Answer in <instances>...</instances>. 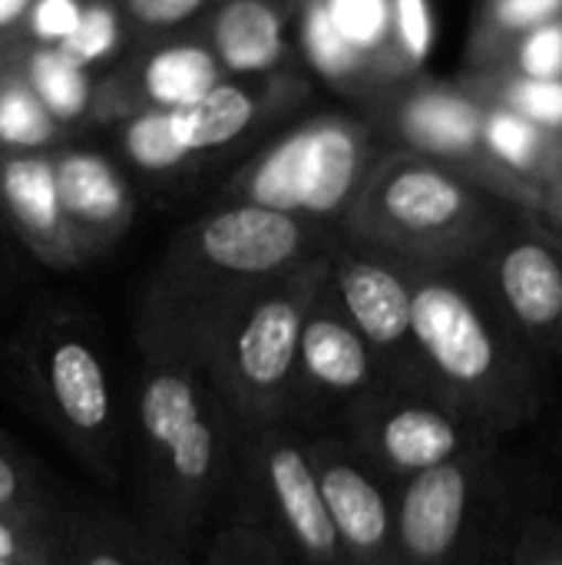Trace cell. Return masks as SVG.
Listing matches in <instances>:
<instances>
[{
	"label": "cell",
	"mask_w": 562,
	"mask_h": 565,
	"mask_svg": "<svg viewBox=\"0 0 562 565\" xmlns=\"http://www.w3.org/2000/svg\"><path fill=\"white\" fill-rule=\"evenodd\" d=\"M242 427L192 364L152 361L126 424L136 530L156 553L199 556L229 523Z\"/></svg>",
	"instance_id": "6da1fadb"
},
{
	"label": "cell",
	"mask_w": 562,
	"mask_h": 565,
	"mask_svg": "<svg viewBox=\"0 0 562 565\" xmlns=\"http://www.w3.org/2000/svg\"><path fill=\"white\" fill-rule=\"evenodd\" d=\"M411 334L441 401L500 440L530 427L540 391L470 298L441 281L411 288Z\"/></svg>",
	"instance_id": "7a4b0ae2"
},
{
	"label": "cell",
	"mask_w": 562,
	"mask_h": 565,
	"mask_svg": "<svg viewBox=\"0 0 562 565\" xmlns=\"http://www.w3.org/2000/svg\"><path fill=\"white\" fill-rule=\"evenodd\" d=\"M503 440L394 487V530L401 565H503L513 530Z\"/></svg>",
	"instance_id": "3957f363"
},
{
	"label": "cell",
	"mask_w": 562,
	"mask_h": 565,
	"mask_svg": "<svg viewBox=\"0 0 562 565\" xmlns=\"http://www.w3.org/2000/svg\"><path fill=\"white\" fill-rule=\"evenodd\" d=\"M229 523L262 533L298 565H348L308 457V434L288 420L242 430Z\"/></svg>",
	"instance_id": "277c9868"
},
{
	"label": "cell",
	"mask_w": 562,
	"mask_h": 565,
	"mask_svg": "<svg viewBox=\"0 0 562 565\" xmlns=\"http://www.w3.org/2000/svg\"><path fill=\"white\" fill-rule=\"evenodd\" d=\"M311 305L315 288L308 281L262 295L225 321L199 361V371L242 430L288 420L298 338Z\"/></svg>",
	"instance_id": "5b68a950"
},
{
	"label": "cell",
	"mask_w": 562,
	"mask_h": 565,
	"mask_svg": "<svg viewBox=\"0 0 562 565\" xmlns=\"http://www.w3.org/2000/svg\"><path fill=\"white\" fill-rule=\"evenodd\" d=\"M30 391L46 427L103 487L126 473V417L113 381L93 344L79 334H56L30 364Z\"/></svg>",
	"instance_id": "8992f818"
},
{
	"label": "cell",
	"mask_w": 562,
	"mask_h": 565,
	"mask_svg": "<svg viewBox=\"0 0 562 565\" xmlns=\"http://www.w3.org/2000/svg\"><path fill=\"white\" fill-rule=\"evenodd\" d=\"M335 434H341L344 444L391 487L441 467L484 440H500L447 401L391 384L344 411Z\"/></svg>",
	"instance_id": "52a82bcc"
},
{
	"label": "cell",
	"mask_w": 562,
	"mask_h": 565,
	"mask_svg": "<svg viewBox=\"0 0 562 565\" xmlns=\"http://www.w3.org/2000/svg\"><path fill=\"white\" fill-rule=\"evenodd\" d=\"M384 384L388 381L354 324L344 315L308 308L298 338L288 424L308 434L335 430L344 411Z\"/></svg>",
	"instance_id": "ba28073f"
},
{
	"label": "cell",
	"mask_w": 562,
	"mask_h": 565,
	"mask_svg": "<svg viewBox=\"0 0 562 565\" xmlns=\"http://www.w3.org/2000/svg\"><path fill=\"white\" fill-rule=\"evenodd\" d=\"M308 457L348 565H401L394 487L381 480L335 430L308 434Z\"/></svg>",
	"instance_id": "9c48e42d"
},
{
	"label": "cell",
	"mask_w": 562,
	"mask_h": 565,
	"mask_svg": "<svg viewBox=\"0 0 562 565\" xmlns=\"http://www.w3.org/2000/svg\"><path fill=\"white\" fill-rule=\"evenodd\" d=\"M354 172V136L341 126H315L285 139L262 159L252 179V195L275 212H331L351 192Z\"/></svg>",
	"instance_id": "30bf717a"
},
{
	"label": "cell",
	"mask_w": 562,
	"mask_h": 565,
	"mask_svg": "<svg viewBox=\"0 0 562 565\" xmlns=\"http://www.w3.org/2000/svg\"><path fill=\"white\" fill-rule=\"evenodd\" d=\"M338 301L344 318L368 341L391 387L434 394L427 387L421 354L411 334V288L394 271L371 262L344 265L338 271Z\"/></svg>",
	"instance_id": "8fae6325"
},
{
	"label": "cell",
	"mask_w": 562,
	"mask_h": 565,
	"mask_svg": "<svg viewBox=\"0 0 562 565\" xmlns=\"http://www.w3.org/2000/svg\"><path fill=\"white\" fill-rule=\"evenodd\" d=\"M209 268L232 278H265L282 271L301 248V228L285 212L245 205L215 215L199 235Z\"/></svg>",
	"instance_id": "7c38bea8"
},
{
	"label": "cell",
	"mask_w": 562,
	"mask_h": 565,
	"mask_svg": "<svg viewBox=\"0 0 562 565\" xmlns=\"http://www.w3.org/2000/svg\"><path fill=\"white\" fill-rule=\"evenodd\" d=\"M500 295L513 321L537 334L562 331V265L540 245H517L500 262Z\"/></svg>",
	"instance_id": "4fadbf2b"
},
{
	"label": "cell",
	"mask_w": 562,
	"mask_h": 565,
	"mask_svg": "<svg viewBox=\"0 0 562 565\" xmlns=\"http://www.w3.org/2000/svg\"><path fill=\"white\" fill-rule=\"evenodd\" d=\"M56 565H156V556L136 523L89 507H66Z\"/></svg>",
	"instance_id": "5bb4252c"
},
{
	"label": "cell",
	"mask_w": 562,
	"mask_h": 565,
	"mask_svg": "<svg viewBox=\"0 0 562 565\" xmlns=\"http://www.w3.org/2000/svg\"><path fill=\"white\" fill-rule=\"evenodd\" d=\"M215 50L229 70H265L282 53V20L262 0H232L215 20Z\"/></svg>",
	"instance_id": "9a60e30c"
},
{
	"label": "cell",
	"mask_w": 562,
	"mask_h": 565,
	"mask_svg": "<svg viewBox=\"0 0 562 565\" xmlns=\"http://www.w3.org/2000/svg\"><path fill=\"white\" fill-rule=\"evenodd\" d=\"M0 195L7 199L10 212L36 242L60 248L63 245V212L56 199L53 166L43 159H10L0 169Z\"/></svg>",
	"instance_id": "2e32d148"
},
{
	"label": "cell",
	"mask_w": 562,
	"mask_h": 565,
	"mask_svg": "<svg viewBox=\"0 0 562 565\" xmlns=\"http://www.w3.org/2000/svg\"><path fill=\"white\" fill-rule=\"evenodd\" d=\"M169 116H172V129L182 149L195 152V149H209V146H222L235 139L252 119V99L238 86L215 83L205 96L169 109Z\"/></svg>",
	"instance_id": "e0dca14e"
},
{
	"label": "cell",
	"mask_w": 562,
	"mask_h": 565,
	"mask_svg": "<svg viewBox=\"0 0 562 565\" xmlns=\"http://www.w3.org/2000/svg\"><path fill=\"white\" fill-rule=\"evenodd\" d=\"M60 212L83 222H109L123 212L126 195L116 172L99 156H66L56 169Z\"/></svg>",
	"instance_id": "ac0fdd59"
},
{
	"label": "cell",
	"mask_w": 562,
	"mask_h": 565,
	"mask_svg": "<svg viewBox=\"0 0 562 565\" xmlns=\"http://www.w3.org/2000/svg\"><path fill=\"white\" fill-rule=\"evenodd\" d=\"M464 205L460 189L431 169H407L397 179H391L388 192H384V209L391 212V218H397L401 225L414 228V232H431L447 225Z\"/></svg>",
	"instance_id": "d6986e66"
},
{
	"label": "cell",
	"mask_w": 562,
	"mask_h": 565,
	"mask_svg": "<svg viewBox=\"0 0 562 565\" xmlns=\"http://www.w3.org/2000/svg\"><path fill=\"white\" fill-rule=\"evenodd\" d=\"M215 60L202 46H169L156 53L146 66V89L166 109L205 96L215 86Z\"/></svg>",
	"instance_id": "ffe728a7"
},
{
	"label": "cell",
	"mask_w": 562,
	"mask_h": 565,
	"mask_svg": "<svg viewBox=\"0 0 562 565\" xmlns=\"http://www.w3.org/2000/svg\"><path fill=\"white\" fill-rule=\"evenodd\" d=\"M407 136L427 149L454 152L477 139L480 122L470 103L454 96H421L404 113Z\"/></svg>",
	"instance_id": "44dd1931"
},
{
	"label": "cell",
	"mask_w": 562,
	"mask_h": 565,
	"mask_svg": "<svg viewBox=\"0 0 562 565\" xmlns=\"http://www.w3.org/2000/svg\"><path fill=\"white\" fill-rule=\"evenodd\" d=\"M0 510L26 516H60L63 500L46 473L0 434Z\"/></svg>",
	"instance_id": "7402d4cb"
},
{
	"label": "cell",
	"mask_w": 562,
	"mask_h": 565,
	"mask_svg": "<svg viewBox=\"0 0 562 565\" xmlns=\"http://www.w3.org/2000/svg\"><path fill=\"white\" fill-rule=\"evenodd\" d=\"M30 86L43 109L56 119H73L86 109V76L83 66L60 50H40L30 60Z\"/></svg>",
	"instance_id": "603a6c76"
},
{
	"label": "cell",
	"mask_w": 562,
	"mask_h": 565,
	"mask_svg": "<svg viewBox=\"0 0 562 565\" xmlns=\"http://www.w3.org/2000/svg\"><path fill=\"white\" fill-rule=\"evenodd\" d=\"M60 526H63V513L60 516H26V513L0 510V559L56 565V559H60Z\"/></svg>",
	"instance_id": "cb8c5ba5"
},
{
	"label": "cell",
	"mask_w": 562,
	"mask_h": 565,
	"mask_svg": "<svg viewBox=\"0 0 562 565\" xmlns=\"http://www.w3.org/2000/svg\"><path fill=\"white\" fill-rule=\"evenodd\" d=\"M50 139V113L26 86L0 89V142L7 146H40Z\"/></svg>",
	"instance_id": "d4e9b609"
},
{
	"label": "cell",
	"mask_w": 562,
	"mask_h": 565,
	"mask_svg": "<svg viewBox=\"0 0 562 565\" xmlns=\"http://www.w3.org/2000/svg\"><path fill=\"white\" fill-rule=\"evenodd\" d=\"M209 565H298L288 559L275 543H268L262 533L242 526V523H229L222 526L205 550L199 553Z\"/></svg>",
	"instance_id": "484cf974"
},
{
	"label": "cell",
	"mask_w": 562,
	"mask_h": 565,
	"mask_svg": "<svg viewBox=\"0 0 562 565\" xmlns=\"http://www.w3.org/2000/svg\"><path fill=\"white\" fill-rule=\"evenodd\" d=\"M126 149L142 169H169V166L182 162V156H185L182 142L176 139L169 109H156V113L139 116L126 129Z\"/></svg>",
	"instance_id": "4316f807"
},
{
	"label": "cell",
	"mask_w": 562,
	"mask_h": 565,
	"mask_svg": "<svg viewBox=\"0 0 562 565\" xmlns=\"http://www.w3.org/2000/svg\"><path fill=\"white\" fill-rule=\"evenodd\" d=\"M305 46L315 70H321L325 76H348L358 66V50L338 33V26L325 10V0L311 3L305 17Z\"/></svg>",
	"instance_id": "83f0119b"
},
{
	"label": "cell",
	"mask_w": 562,
	"mask_h": 565,
	"mask_svg": "<svg viewBox=\"0 0 562 565\" xmlns=\"http://www.w3.org/2000/svg\"><path fill=\"white\" fill-rule=\"evenodd\" d=\"M325 10L358 53L378 46L391 26V0H325Z\"/></svg>",
	"instance_id": "f1b7e54d"
},
{
	"label": "cell",
	"mask_w": 562,
	"mask_h": 565,
	"mask_svg": "<svg viewBox=\"0 0 562 565\" xmlns=\"http://www.w3.org/2000/svg\"><path fill=\"white\" fill-rule=\"evenodd\" d=\"M503 565H562V520L530 516L510 536Z\"/></svg>",
	"instance_id": "f546056e"
},
{
	"label": "cell",
	"mask_w": 562,
	"mask_h": 565,
	"mask_svg": "<svg viewBox=\"0 0 562 565\" xmlns=\"http://www.w3.org/2000/svg\"><path fill=\"white\" fill-rule=\"evenodd\" d=\"M116 46V17L109 7L96 3V7H86L76 30L56 46L63 56H70L73 63H93L99 56H106L109 50Z\"/></svg>",
	"instance_id": "4dcf8cb0"
},
{
	"label": "cell",
	"mask_w": 562,
	"mask_h": 565,
	"mask_svg": "<svg viewBox=\"0 0 562 565\" xmlns=\"http://www.w3.org/2000/svg\"><path fill=\"white\" fill-rule=\"evenodd\" d=\"M484 136H487V146L500 159H507L510 166H530L533 156H537V146H540V136H537L533 122L517 116V113H494L487 119Z\"/></svg>",
	"instance_id": "1f68e13d"
},
{
	"label": "cell",
	"mask_w": 562,
	"mask_h": 565,
	"mask_svg": "<svg viewBox=\"0 0 562 565\" xmlns=\"http://www.w3.org/2000/svg\"><path fill=\"white\" fill-rule=\"evenodd\" d=\"M391 20L411 60H424L434 43V17L427 0H391Z\"/></svg>",
	"instance_id": "d6a6232c"
},
{
	"label": "cell",
	"mask_w": 562,
	"mask_h": 565,
	"mask_svg": "<svg viewBox=\"0 0 562 565\" xmlns=\"http://www.w3.org/2000/svg\"><path fill=\"white\" fill-rule=\"evenodd\" d=\"M513 106L523 119L540 126H562V83L560 79H523L510 89Z\"/></svg>",
	"instance_id": "836d02e7"
},
{
	"label": "cell",
	"mask_w": 562,
	"mask_h": 565,
	"mask_svg": "<svg viewBox=\"0 0 562 565\" xmlns=\"http://www.w3.org/2000/svg\"><path fill=\"white\" fill-rule=\"evenodd\" d=\"M520 66L530 79H556L562 73V26L547 23L537 26L523 50H520Z\"/></svg>",
	"instance_id": "e575fe53"
},
{
	"label": "cell",
	"mask_w": 562,
	"mask_h": 565,
	"mask_svg": "<svg viewBox=\"0 0 562 565\" xmlns=\"http://www.w3.org/2000/svg\"><path fill=\"white\" fill-rule=\"evenodd\" d=\"M83 17V7L76 0H33L30 26L46 43H63Z\"/></svg>",
	"instance_id": "d590c367"
},
{
	"label": "cell",
	"mask_w": 562,
	"mask_h": 565,
	"mask_svg": "<svg viewBox=\"0 0 562 565\" xmlns=\"http://www.w3.org/2000/svg\"><path fill=\"white\" fill-rule=\"evenodd\" d=\"M560 7L562 0H500L497 3V17L510 30H527V26L547 23Z\"/></svg>",
	"instance_id": "8d00e7d4"
},
{
	"label": "cell",
	"mask_w": 562,
	"mask_h": 565,
	"mask_svg": "<svg viewBox=\"0 0 562 565\" xmlns=\"http://www.w3.org/2000/svg\"><path fill=\"white\" fill-rule=\"evenodd\" d=\"M132 13L146 23H176L202 7V0H129Z\"/></svg>",
	"instance_id": "74e56055"
},
{
	"label": "cell",
	"mask_w": 562,
	"mask_h": 565,
	"mask_svg": "<svg viewBox=\"0 0 562 565\" xmlns=\"http://www.w3.org/2000/svg\"><path fill=\"white\" fill-rule=\"evenodd\" d=\"M26 3H30V0H0V26L13 23V20L26 10Z\"/></svg>",
	"instance_id": "f35d334b"
},
{
	"label": "cell",
	"mask_w": 562,
	"mask_h": 565,
	"mask_svg": "<svg viewBox=\"0 0 562 565\" xmlns=\"http://www.w3.org/2000/svg\"><path fill=\"white\" fill-rule=\"evenodd\" d=\"M152 556H156V565H209L202 556H166L156 550H152Z\"/></svg>",
	"instance_id": "ab89813d"
},
{
	"label": "cell",
	"mask_w": 562,
	"mask_h": 565,
	"mask_svg": "<svg viewBox=\"0 0 562 565\" xmlns=\"http://www.w3.org/2000/svg\"><path fill=\"white\" fill-rule=\"evenodd\" d=\"M0 565H30V563H7V559H0Z\"/></svg>",
	"instance_id": "60d3db41"
}]
</instances>
